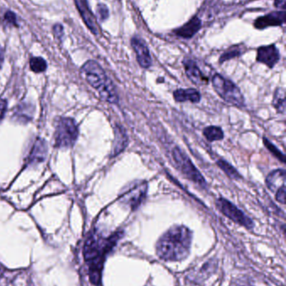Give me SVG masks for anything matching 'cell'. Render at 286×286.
<instances>
[{"label": "cell", "mask_w": 286, "mask_h": 286, "mask_svg": "<svg viewBox=\"0 0 286 286\" xmlns=\"http://www.w3.org/2000/svg\"><path fill=\"white\" fill-rule=\"evenodd\" d=\"M122 236L117 232L109 238L104 239L97 233H93L88 239L84 245V255L89 267V278L94 285H99L102 278L103 263L106 255L114 247L117 240Z\"/></svg>", "instance_id": "cell-1"}, {"label": "cell", "mask_w": 286, "mask_h": 286, "mask_svg": "<svg viewBox=\"0 0 286 286\" xmlns=\"http://www.w3.org/2000/svg\"><path fill=\"white\" fill-rule=\"evenodd\" d=\"M192 233L185 226H174L160 237L156 245L157 255L166 261H179L188 255Z\"/></svg>", "instance_id": "cell-2"}, {"label": "cell", "mask_w": 286, "mask_h": 286, "mask_svg": "<svg viewBox=\"0 0 286 286\" xmlns=\"http://www.w3.org/2000/svg\"><path fill=\"white\" fill-rule=\"evenodd\" d=\"M81 73L89 85L98 90L103 101L111 104H117L119 99L116 88L98 62L88 61L81 67Z\"/></svg>", "instance_id": "cell-3"}, {"label": "cell", "mask_w": 286, "mask_h": 286, "mask_svg": "<svg viewBox=\"0 0 286 286\" xmlns=\"http://www.w3.org/2000/svg\"><path fill=\"white\" fill-rule=\"evenodd\" d=\"M78 136L76 121L70 117H61L57 121L55 130V146L58 148H71Z\"/></svg>", "instance_id": "cell-4"}, {"label": "cell", "mask_w": 286, "mask_h": 286, "mask_svg": "<svg viewBox=\"0 0 286 286\" xmlns=\"http://www.w3.org/2000/svg\"><path fill=\"white\" fill-rule=\"evenodd\" d=\"M213 85L216 92L226 102L238 107L244 105V98L241 90L231 80L216 74L213 77Z\"/></svg>", "instance_id": "cell-5"}, {"label": "cell", "mask_w": 286, "mask_h": 286, "mask_svg": "<svg viewBox=\"0 0 286 286\" xmlns=\"http://www.w3.org/2000/svg\"><path fill=\"white\" fill-rule=\"evenodd\" d=\"M172 155H173V159L176 166L178 167V169L182 172L184 176H186L188 179L203 188L207 187V182L204 179L202 175L200 174V172L196 169V167L194 166L188 156L186 155L181 148H174Z\"/></svg>", "instance_id": "cell-6"}, {"label": "cell", "mask_w": 286, "mask_h": 286, "mask_svg": "<svg viewBox=\"0 0 286 286\" xmlns=\"http://www.w3.org/2000/svg\"><path fill=\"white\" fill-rule=\"evenodd\" d=\"M147 190L148 184L145 181L140 180L131 182L120 195V202L130 207L132 210H135L146 198Z\"/></svg>", "instance_id": "cell-7"}, {"label": "cell", "mask_w": 286, "mask_h": 286, "mask_svg": "<svg viewBox=\"0 0 286 286\" xmlns=\"http://www.w3.org/2000/svg\"><path fill=\"white\" fill-rule=\"evenodd\" d=\"M216 205L218 207V209L220 210L221 213H223L226 217H228L235 223L243 226L249 229L254 228V222H253L252 219L249 218L242 210L237 209L234 204H232L227 199L219 198L216 201Z\"/></svg>", "instance_id": "cell-8"}, {"label": "cell", "mask_w": 286, "mask_h": 286, "mask_svg": "<svg viewBox=\"0 0 286 286\" xmlns=\"http://www.w3.org/2000/svg\"><path fill=\"white\" fill-rule=\"evenodd\" d=\"M131 44L136 54L138 63L142 68H149L152 65V59L149 49L144 40L140 37L134 36L131 39Z\"/></svg>", "instance_id": "cell-9"}, {"label": "cell", "mask_w": 286, "mask_h": 286, "mask_svg": "<svg viewBox=\"0 0 286 286\" xmlns=\"http://www.w3.org/2000/svg\"><path fill=\"white\" fill-rule=\"evenodd\" d=\"M279 58L280 56L279 50L274 44L261 46L258 49V62L266 65L269 68H274V66L279 62Z\"/></svg>", "instance_id": "cell-10"}, {"label": "cell", "mask_w": 286, "mask_h": 286, "mask_svg": "<svg viewBox=\"0 0 286 286\" xmlns=\"http://www.w3.org/2000/svg\"><path fill=\"white\" fill-rule=\"evenodd\" d=\"M74 2L76 4V8L80 12V15L88 29H90L93 34L98 35L99 34V28H98V23L96 21L95 16L93 15V13L88 7V1L87 0H74Z\"/></svg>", "instance_id": "cell-11"}, {"label": "cell", "mask_w": 286, "mask_h": 286, "mask_svg": "<svg viewBox=\"0 0 286 286\" xmlns=\"http://www.w3.org/2000/svg\"><path fill=\"white\" fill-rule=\"evenodd\" d=\"M285 23V11L270 13L269 15L258 18L255 21L256 29H263L268 27L280 26Z\"/></svg>", "instance_id": "cell-12"}, {"label": "cell", "mask_w": 286, "mask_h": 286, "mask_svg": "<svg viewBox=\"0 0 286 286\" xmlns=\"http://www.w3.org/2000/svg\"><path fill=\"white\" fill-rule=\"evenodd\" d=\"M183 66L187 77L194 84L201 85V84L208 83V78H206L205 75H203L195 61H192L191 59H185L183 61Z\"/></svg>", "instance_id": "cell-13"}, {"label": "cell", "mask_w": 286, "mask_h": 286, "mask_svg": "<svg viewBox=\"0 0 286 286\" xmlns=\"http://www.w3.org/2000/svg\"><path fill=\"white\" fill-rule=\"evenodd\" d=\"M47 152L48 148L45 140L42 138H36L28 157V163L37 164L42 163L47 158Z\"/></svg>", "instance_id": "cell-14"}, {"label": "cell", "mask_w": 286, "mask_h": 286, "mask_svg": "<svg viewBox=\"0 0 286 286\" xmlns=\"http://www.w3.org/2000/svg\"><path fill=\"white\" fill-rule=\"evenodd\" d=\"M200 28H201V21L198 17L194 16L181 28L176 29L174 33L177 36L183 39H191L200 30Z\"/></svg>", "instance_id": "cell-15"}, {"label": "cell", "mask_w": 286, "mask_h": 286, "mask_svg": "<svg viewBox=\"0 0 286 286\" xmlns=\"http://www.w3.org/2000/svg\"><path fill=\"white\" fill-rule=\"evenodd\" d=\"M267 187L271 192L276 193L279 188L285 187V170L277 169L267 176Z\"/></svg>", "instance_id": "cell-16"}, {"label": "cell", "mask_w": 286, "mask_h": 286, "mask_svg": "<svg viewBox=\"0 0 286 286\" xmlns=\"http://www.w3.org/2000/svg\"><path fill=\"white\" fill-rule=\"evenodd\" d=\"M174 99L177 102H191L197 103L200 101V94L195 89H179L174 91Z\"/></svg>", "instance_id": "cell-17"}, {"label": "cell", "mask_w": 286, "mask_h": 286, "mask_svg": "<svg viewBox=\"0 0 286 286\" xmlns=\"http://www.w3.org/2000/svg\"><path fill=\"white\" fill-rule=\"evenodd\" d=\"M115 138L113 147V156L122 153L128 145V137L125 129L122 126H116L114 129Z\"/></svg>", "instance_id": "cell-18"}, {"label": "cell", "mask_w": 286, "mask_h": 286, "mask_svg": "<svg viewBox=\"0 0 286 286\" xmlns=\"http://www.w3.org/2000/svg\"><path fill=\"white\" fill-rule=\"evenodd\" d=\"M203 134L208 141H220L224 137L223 130L219 126H208L204 129Z\"/></svg>", "instance_id": "cell-19"}, {"label": "cell", "mask_w": 286, "mask_h": 286, "mask_svg": "<svg viewBox=\"0 0 286 286\" xmlns=\"http://www.w3.org/2000/svg\"><path fill=\"white\" fill-rule=\"evenodd\" d=\"M273 106L279 113H284L285 112V90L283 88L277 89L274 93Z\"/></svg>", "instance_id": "cell-20"}, {"label": "cell", "mask_w": 286, "mask_h": 286, "mask_svg": "<svg viewBox=\"0 0 286 286\" xmlns=\"http://www.w3.org/2000/svg\"><path fill=\"white\" fill-rule=\"evenodd\" d=\"M217 164H218V167H220L221 169L223 170V172H225L226 174L228 175L230 178L235 180H239L241 178V175L228 162L224 160H219L218 161Z\"/></svg>", "instance_id": "cell-21"}, {"label": "cell", "mask_w": 286, "mask_h": 286, "mask_svg": "<svg viewBox=\"0 0 286 286\" xmlns=\"http://www.w3.org/2000/svg\"><path fill=\"white\" fill-rule=\"evenodd\" d=\"M29 66L32 71L35 73L44 72L47 68V64L42 57H34L29 61Z\"/></svg>", "instance_id": "cell-22"}, {"label": "cell", "mask_w": 286, "mask_h": 286, "mask_svg": "<svg viewBox=\"0 0 286 286\" xmlns=\"http://www.w3.org/2000/svg\"><path fill=\"white\" fill-rule=\"evenodd\" d=\"M29 106L28 104H20L17 109L15 110L14 117L17 118L19 121H28L31 118L32 114L25 113V110L27 109Z\"/></svg>", "instance_id": "cell-23"}, {"label": "cell", "mask_w": 286, "mask_h": 286, "mask_svg": "<svg viewBox=\"0 0 286 286\" xmlns=\"http://www.w3.org/2000/svg\"><path fill=\"white\" fill-rule=\"evenodd\" d=\"M264 146L269 149V152H270L273 155L275 156L279 160L281 161L282 163H285L284 154H283L273 143L270 142L266 137H264Z\"/></svg>", "instance_id": "cell-24"}, {"label": "cell", "mask_w": 286, "mask_h": 286, "mask_svg": "<svg viewBox=\"0 0 286 286\" xmlns=\"http://www.w3.org/2000/svg\"><path fill=\"white\" fill-rule=\"evenodd\" d=\"M241 54H242V51H240V49L236 48V47L233 49H230L229 51H227L223 54V56H221L220 63H223L224 61H229L231 59L237 57Z\"/></svg>", "instance_id": "cell-25"}, {"label": "cell", "mask_w": 286, "mask_h": 286, "mask_svg": "<svg viewBox=\"0 0 286 286\" xmlns=\"http://www.w3.org/2000/svg\"><path fill=\"white\" fill-rule=\"evenodd\" d=\"M97 15H98V20L100 21H104L107 20L109 16L108 7L103 4H99L97 7Z\"/></svg>", "instance_id": "cell-26"}, {"label": "cell", "mask_w": 286, "mask_h": 286, "mask_svg": "<svg viewBox=\"0 0 286 286\" xmlns=\"http://www.w3.org/2000/svg\"><path fill=\"white\" fill-rule=\"evenodd\" d=\"M4 22L7 25H12V26H18L17 19L15 13L12 11H8L4 16Z\"/></svg>", "instance_id": "cell-27"}, {"label": "cell", "mask_w": 286, "mask_h": 286, "mask_svg": "<svg viewBox=\"0 0 286 286\" xmlns=\"http://www.w3.org/2000/svg\"><path fill=\"white\" fill-rule=\"evenodd\" d=\"M285 187H281V188H279V189L276 192L275 199H276L277 201L279 202L280 204H285Z\"/></svg>", "instance_id": "cell-28"}, {"label": "cell", "mask_w": 286, "mask_h": 286, "mask_svg": "<svg viewBox=\"0 0 286 286\" xmlns=\"http://www.w3.org/2000/svg\"><path fill=\"white\" fill-rule=\"evenodd\" d=\"M54 34L58 39H61V37L63 36V27L61 24H56L53 28Z\"/></svg>", "instance_id": "cell-29"}, {"label": "cell", "mask_w": 286, "mask_h": 286, "mask_svg": "<svg viewBox=\"0 0 286 286\" xmlns=\"http://www.w3.org/2000/svg\"><path fill=\"white\" fill-rule=\"evenodd\" d=\"M7 109V102L4 99L0 98V121L3 119L5 112Z\"/></svg>", "instance_id": "cell-30"}, {"label": "cell", "mask_w": 286, "mask_h": 286, "mask_svg": "<svg viewBox=\"0 0 286 286\" xmlns=\"http://www.w3.org/2000/svg\"><path fill=\"white\" fill-rule=\"evenodd\" d=\"M274 5L279 9L282 10H285L286 0H274Z\"/></svg>", "instance_id": "cell-31"}, {"label": "cell", "mask_w": 286, "mask_h": 286, "mask_svg": "<svg viewBox=\"0 0 286 286\" xmlns=\"http://www.w3.org/2000/svg\"><path fill=\"white\" fill-rule=\"evenodd\" d=\"M3 62H4V51L0 48V68L2 67Z\"/></svg>", "instance_id": "cell-32"}]
</instances>
